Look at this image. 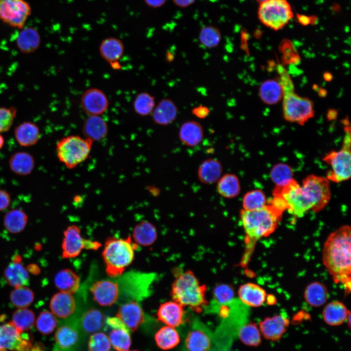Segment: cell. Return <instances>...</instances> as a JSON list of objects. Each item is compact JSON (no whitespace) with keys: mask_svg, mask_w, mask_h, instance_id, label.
<instances>
[{"mask_svg":"<svg viewBox=\"0 0 351 351\" xmlns=\"http://www.w3.org/2000/svg\"><path fill=\"white\" fill-rule=\"evenodd\" d=\"M351 227H340L328 236L323 250V261L333 280L351 290Z\"/></svg>","mask_w":351,"mask_h":351,"instance_id":"6da1fadb","label":"cell"},{"mask_svg":"<svg viewBox=\"0 0 351 351\" xmlns=\"http://www.w3.org/2000/svg\"><path fill=\"white\" fill-rule=\"evenodd\" d=\"M283 212L271 202L259 210L241 211L240 218L246 234L245 252L241 262L242 266L249 261L256 242L275 230Z\"/></svg>","mask_w":351,"mask_h":351,"instance_id":"7a4b0ae2","label":"cell"},{"mask_svg":"<svg viewBox=\"0 0 351 351\" xmlns=\"http://www.w3.org/2000/svg\"><path fill=\"white\" fill-rule=\"evenodd\" d=\"M277 71L283 91V111L288 121L304 124L314 115L312 102L309 99L295 93L293 83L286 70L278 65Z\"/></svg>","mask_w":351,"mask_h":351,"instance_id":"3957f363","label":"cell"},{"mask_svg":"<svg viewBox=\"0 0 351 351\" xmlns=\"http://www.w3.org/2000/svg\"><path fill=\"white\" fill-rule=\"evenodd\" d=\"M206 288L201 285L191 271L180 273L172 285V295L175 301L182 306L200 311L204 307Z\"/></svg>","mask_w":351,"mask_h":351,"instance_id":"277c9868","label":"cell"},{"mask_svg":"<svg viewBox=\"0 0 351 351\" xmlns=\"http://www.w3.org/2000/svg\"><path fill=\"white\" fill-rule=\"evenodd\" d=\"M136 247L130 237L126 239L112 238L106 241L102 256L109 276L118 277L122 275L124 269L134 259Z\"/></svg>","mask_w":351,"mask_h":351,"instance_id":"5b68a950","label":"cell"},{"mask_svg":"<svg viewBox=\"0 0 351 351\" xmlns=\"http://www.w3.org/2000/svg\"><path fill=\"white\" fill-rule=\"evenodd\" d=\"M93 141L78 135H70L57 144V156L67 168H75L86 160L91 153Z\"/></svg>","mask_w":351,"mask_h":351,"instance_id":"8992f818","label":"cell"},{"mask_svg":"<svg viewBox=\"0 0 351 351\" xmlns=\"http://www.w3.org/2000/svg\"><path fill=\"white\" fill-rule=\"evenodd\" d=\"M346 134L341 149L328 153L323 160L331 166L326 177L336 183L350 179L351 177V131L350 127L345 128Z\"/></svg>","mask_w":351,"mask_h":351,"instance_id":"52a82bcc","label":"cell"},{"mask_svg":"<svg viewBox=\"0 0 351 351\" xmlns=\"http://www.w3.org/2000/svg\"><path fill=\"white\" fill-rule=\"evenodd\" d=\"M294 16L287 0H267L260 3L257 17L266 26L274 30L285 27Z\"/></svg>","mask_w":351,"mask_h":351,"instance_id":"ba28073f","label":"cell"},{"mask_svg":"<svg viewBox=\"0 0 351 351\" xmlns=\"http://www.w3.org/2000/svg\"><path fill=\"white\" fill-rule=\"evenodd\" d=\"M156 276L154 273L137 271H130L121 275L116 280L119 294L132 300H142L150 295V287Z\"/></svg>","mask_w":351,"mask_h":351,"instance_id":"9c48e42d","label":"cell"},{"mask_svg":"<svg viewBox=\"0 0 351 351\" xmlns=\"http://www.w3.org/2000/svg\"><path fill=\"white\" fill-rule=\"evenodd\" d=\"M278 195L284 200L288 212L293 215L301 217L313 205L301 186L293 178L282 186H275L273 195Z\"/></svg>","mask_w":351,"mask_h":351,"instance_id":"30bf717a","label":"cell"},{"mask_svg":"<svg viewBox=\"0 0 351 351\" xmlns=\"http://www.w3.org/2000/svg\"><path fill=\"white\" fill-rule=\"evenodd\" d=\"M301 187L312 204L313 212H319L327 206L331 191L330 180L326 177L309 175L303 179Z\"/></svg>","mask_w":351,"mask_h":351,"instance_id":"8fae6325","label":"cell"},{"mask_svg":"<svg viewBox=\"0 0 351 351\" xmlns=\"http://www.w3.org/2000/svg\"><path fill=\"white\" fill-rule=\"evenodd\" d=\"M85 337L76 319L60 321L55 334L54 351H77Z\"/></svg>","mask_w":351,"mask_h":351,"instance_id":"7c38bea8","label":"cell"},{"mask_svg":"<svg viewBox=\"0 0 351 351\" xmlns=\"http://www.w3.org/2000/svg\"><path fill=\"white\" fill-rule=\"evenodd\" d=\"M31 14L25 0H0V20L11 27L22 29Z\"/></svg>","mask_w":351,"mask_h":351,"instance_id":"4fadbf2b","label":"cell"},{"mask_svg":"<svg viewBox=\"0 0 351 351\" xmlns=\"http://www.w3.org/2000/svg\"><path fill=\"white\" fill-rule=\"evenodd\" d=\"M63 234L62 244L63 258L75 257L83 249L96 250L100 246L98 242L84 239L81 235L80 229L75 225L68 227Z\"/></svg>","mask_w":351,"mask_h":351,"instance_id":"5bb4252c","label":"cell"},{"mask_svg":"<svg viewBox=\"0 0 351 351\" xmlns=\"http://www.w3.org/2000/svg\"><path fill=\"white\" fill-rule=\"evenodd\" d=\"M213 336L208 329L199 321L193 323L184 340L183 351H212Z\"/></svg>","mask_w":351,"mask_h":351,"instance_id":"9a60e30c","label":"cell"},{"mask_svg":"<svg viewBox=\"0 0 351 351\" xmlns=\"http://www.w3.org/2000/svg\"><path fill=\"white\" fill-rule=\"evenodd\" d=\"M50 308L52 313L60 321L75 319L80 313L73 295L61 292L52 297Z\"/></svg>","mask_w":351,"mask_h":351,"instance_id":"2e32d148","label":"cell"},{"mask_svg":"<svg viewBox=\"0 0 351 351\" xmlns=\"http://www.w3.org/2000/svg\"><path fill=\"white\" fill-rule=\"evenodd\" d=\"M80 105L88 116H101L108 109L109 103L106 94L100 89L92 88L84 91Z\"/></svg>","mask_w":351,"mask_h":351,"instance_id":"e0dca14e","label":"cell"},{"mask_svg":"<svg viewBox=\"0 0 351 351\" xmlns=\"http://www.w3.org/2000/svg\"><path fill=\"white\" fill-rule=\"evenodd\" d=\"M11 322L0 326V351H26L30 343Z\"/></svg>","mask_w":351,"mask_h":351,"instance_id":"ac0fdd59","label":"cell"},{"mask_svg":"<svg viewBox=\"0 0 351 351\" xmlns=\"http://www.w3.org/2000/svg\"><path fill=\"white\" fill-rule=\"evenodd\" d=\"M90 292L94 300L102 306L114 304L119 295L117 282L110 280H101L95 282L91 287Z\"/></svg>","mask_w":351,"mask_h":351,"instance_id":"d6986e66","label":"cell"},{"mask_svg":"<svg viewBox=\"0 0 351 351\" xmlns=\"http://www.w3.org/2000/svg\"><path fill=\"white\" fill-rule=\"evenodd\" d=\"M117 317L131 332L136 331L145 322L146 320L142 308L135 300L122 304L117 311Z\"/></svg>","mask_w":351,"mask_h":351,"instance_id":"ffe728a7","label":"cell"},{"mask_svg":"<svg viewBox=\"0 0 351 351\" xmlns=\"http://www.w3.org/2000/svg\"><path fill=\"white\" fill-rule=\"evenodd\" d=\"M76 321L85 337L100 332L106 324L104 314L96 308H90L80 312Z\"/></svg>","mask_w":351,"mask_h":351,"instance_id":"44dd1931","label":"cell"},{"mask_svg":"<svg viewBox=\"0 0 351 351\" xmlns=\"http://www.w3.org/2000/svg\"><path fill=\"white\" fill-rule=\"evenodd\" d=\"M289 320L281 314L267 317L259 324V329L263 336L267 340H279L286 331Z\"/></svg>","mask_w":351,"mask_h":351,"instance_id":"7402d4cb","label":"cell"},{"mask_svg":"<svg viewBox=\"0 0 351 351\" xmlns=\"http://www.w3.org/2000/svg\"><path fill=\"white\" fill-rule=\"evenodd\" d=\"M157 317L165 325L178 328L185 321L183 306L176 301H170L161 304L157 311Z\"/></svg>","mask_w":351,"mask_h":351,"instance_id":"603a6c76","label":"cell"},{"mask_svg":"<svg viewBox=\"0 0 351 351\" xmlns=\"http://www.w3.org/2000/svg\"><path fill=\"white\" fill-rule=\"evenodd\" d=\"M82 132L84 137L93 142L99 141L107 136L108 126L100 116H88L83 122Z\"/></svg>","mask_w":351,"mask_h":351,"instance_id":"cb8c5ba5","label":"cell"},{"mask_svg":"<svg viewBox=\"0 0 351 351\" xmlns=\"http://www.w3.org/2000/svg\"><path fill=\"white\" fill-rule=\"evenodd\" d=\"M178 109L174 102L169 98H163L158 102L153 110L152 119L159 125H167L176 119Z\"/></svg>","mask_w":351,"mask_h":351,"instance_id":"d4e9b609","label":"cell"},{"mask_svg":"<svg viewBox=\"0 0 351 351\" xmlns=\"http://www.w3.org/2000/svg\"><path fill=\"white\" fill-rule=\"evenodd\" d=\"M238 295L239 300L245 305L257 307L263 304L266 294L265 290L259 286L248 283L239 288Z\"/></svg>","mask_w":351,"mask_h":351,"instance_id":"484cf974","label":"cell"},{"mask_svg":"<svg viewBox=\"0 0 351 351\" xmlns=\"http://www.w3.org/2000/svg\"><path fill=\"white\" fill-rule=\"evenodd\" d=\"M124 46L119 39L109 37L100 43L99 52L103 59L110 64L117 62L123 55Z\"/></svg>","mask_w":351,"mask_h":351,"instance_id":"4316f807","label":"cell"},{"mask_svg":"<svg viewBox=\"0 0 351 351\" xmlns=\"http://www.w3.org/2000/svg\"><path fill=\"white\" fill-rule=\"evenodd\" d=\"M40 37L35 28H23L18 34L16 39L18 48L22 53H31L35 51L39 46Z\"/></svg>","mask_w":351,"mask_h":351,"instance_id":"83f0119b","label":"cell"},{"mask_svg":"<svg viewBox=\"0 0 351 351\" xmlns=\"http://www.w3.org/2000/svg\"><path fill=\"white\" fill-rule=\"evenodd\" d=\"M349 313L350 312L342 303L333 301L325 307L322 312V316L327 324L338 326L347 320Z\"/></svg>","mask_w":351,"mask_h":351,"instance_id":"f1b7e54d","label":"cell"},{"mask_svg":"<svg viewBox=\"0 0 351 351\" xmlns=\"http://www.w3.org/2000/svg\"><path fill=\"white\" fill-rule=\"evenodd\" d=\"M14 134L17 142L20 145L25 147L36 144L40 137L38 127L30 121H25L18 125L15 130Z\"/></svg>","mask_w":351,"mask_h":351,"instance_id":"f546056e","label":"cell"},{"mask_svg":"<svg viewBox=\"0 0 351 351\" xmlns=\"http://www.w3.org/2000/svg\"><path fill=\"white\" fill-rule=\"evenodd\" d=\"M180 140L186 145L194 146L199 144L203 136L201 124L195 121H188L182 124L179 131Z\"/></svg>","mask_w":351,"mask_h":351,"instance_id":"4dcf8cb0","label":"cell"},{"mask_svg":"<svg viewBox=\"0 0 351 351\" xmlns=\"http://www.w3.org/2000/svg\"><path fill=\"white\" fill-rule=\"evenodd\" d=\"M4 276L8 284L15 288L25 286L29 284L28 272L16 258L6 268Z\"/></svg>","mask_w":351,"mask_h":351,"instance_id":"1f68e13d","label":"cell"},{"mask_svg":"<svg viewBox=\"0 0 351 351\" xmlns=\"http://www.w3.org/2000/svg\"><path fill=\"white\" fill-rule=\"evenodd\" d=\"M55 284L61 292L73 294L78 292L80 280L76 273L70 269H66L56 274Z\"/></svg>","mask_w":351,"mask_h":351,"instance_id":"d6a6232c","label":"cell"},{"mask_svg":"<svg viewBox=\"0 0 351 351\" xmlns=\"http://www.w3.org/2000/svg\"><path fill=\"white\" fill-rule=\"evenodd\" d=\"M155 340L158 347L167 351L176 347L180 342V337L176 328L165 325L156 332Z\"/></svg>","mask_w":351,"mask_h":351,"instance_id":"836d02e7","label":"cell"},{"mask_svg":"<svg viewBox=\"0 0 351 351\" xmlns=\"http://www.w3.org/2000/svg\"><path fill=\"white\" fill-rule=\"evenodd\" d=\"M236 328L237 336L243 344L251 347H257L260 344V332L255 323L246 321Z\"/></svg>","mask_w":351,"mask_h":351,"instance_id":"e575fe53","label":"cell"},{"mask_svg":"<svg viewBox=\"0 0 351 351\" xmlns=\"http://www.w3.org/2000/svg\"><path fill=\"white\" fill-rule=\"evenodd\" d=\"M35 165L33 157L26 152H18L14 154L9 160L11 170L15 174L25 176L33 170Z\"/></svg>","mask_w":351,"mask_h":351,"instance_id":"d590c367","label":"cell"},{"mask_svg":"<svg viewBox=\"0 0 351 351\" xmlns=\"http://www.w3.org/2000/svg\"><path fill=\"white\" fill-rule=\"evenodd\" d=\"M133 236L135 241L142 246L153 243L156 237V231L154 225L147 221L138 223L134 228Z\"/></svg>","mask_w":351,"mask_h":351,"instance_id":"8d00e7d4","label":"cell"},{"mask_svg":"<svg viewBox=\"0 0 351 351\" xmlns=\"http://www.w3.org/2000/svg\"><path fill=\"white\" fill-rule=\"evenodd\" d=\"M304 296L309 305L318 307L326 303L329 295L327 289L324 285L318 282H314L307 286Z\"/></svg>","mask_w":351,"mask_h":351,"instance_id":"74e56055","label":"cell"},{"mask_svg":"<svg viewBox=\"0 0 351 351\" xmlns=\"http://www.w3.org/2000/svg\"><path fill=\"white\" fill-rule=\"evenodd\" d=\"M259 95L262 101L268 104H274L279 102L283 96L279 81L273 79L264 81L259 88Z\"/></svg>","mask_w":351,"mask_h":351,"instance_id":"f35d334b","label":"cell"},{"mask_svg":"<svg viewBox=\"0 0 351 351\" xmlns=\"http://www.w3.org/2000/svg\"><path fill=\"white\" fill-rule=\"evenodd\" d=\"M221 172L222 167L218 160L212 159L205 160L199 168V179L204 183H213L219 179Z\"/></svg>","mask_w":351,"mask_h":351,"instance_id":"ab89813d","label":"cell"},{"mask_svg":"<svg viewBox=\"0 0 351 351\" xmlns=\"http://www.w3.org/2000/svg\"><path fill=\"white\" fill-rule=\"evenodd\" d=\"M213 299L206 308L210 312H216L221 306L228 305L234 299L233 289L227 285L217 286L214 292Z\"/></svg>","mask_w":351,"mask_h":351,"instance_id":"60d3db41","label":"cell"},{"mask_svg":"<svg viewBox=\"0 0 351 351\" xmlns=\"http://www.w3.org/2000/svg\"><path fill=\"white\" fill-rule=\"evenodd\" d=\"M217 190L219 195L225 198H232L235 197L240 191V185L238 177L231 174L224 175L218 179Z\"/></svg>","mask_w":351,"mask_h":351,"instance_id":"b9f144b4","label":"cell"},{"mask_svg":"<svg viewBox=\"0 0 351 351\" xmlns=\"http://www.w3.org/2000/svg\"><path fill=\"white\" fill-rule=\"evenodd\" d=\"M26 214L20 209L8 212L4 217V226L8 231L16 234L22 231L27 222Z\"/></svg>","mask_w":351,"mask_h":351,"instance_id":"7bdbcfd3","label":"cell"},{"mask_svg":"<svg viewBox=\"0 0 351 351\" xmlns=\"http://www.w3.org/2000/svg\"><path fill=\"white\" fill-rule=\"evenodd\" d=\"M35 316L34 312L28 309L19 308L13 314L11 322L20 332L29 331L34 326Z\"/></svg>","mask_w":351,"mask_h":351,"instance_id":"ee69618b","label":"cell"},{"mask_svg":"<svg viewBox=\"0 0 351 351\" xmlns=\"http://www.w3.org/2000/svg\"><path fill=\"white\" fill-rule=\"evenodd\" d=\"M155 106V98L145 92L138 93L133 102L134 111L142 117L151 115Z\"/></svg>","mask_w":351,"mask_h":351,"instance_id":"f6af8a7d","label":"cell"},{"mask_svg":"<svg viewBox=\"0 0 351 351\" xmlns=\"http://www.w3.org/2000/svg\"><path fill=\"white\" fill-rule=\"evenodd\" d=\"M108 337L111 346L117 351H128L130 347L131 338L128 328L113 329Z\"/></svg>","mask_w":351,"mask_h":351,"instance_id":"bcb514c9","label":"cell"},{"mask_svg":"<svg viewBox=\"0 0 351 351\" xmlns=\"http://www.w3.org/2000/svg\"><path fill=\"white\" fill-rule=\"evenodd\" d=\"M198 39L200 43L209 49L216 47L221 39V34L216 27L208 25L202 27L200 30Z\"/></svg>","mask_w":351,"mask_h":351,"instance_id":"7dc6e473","label":"cell"},{"mask_svg":"<svg viewBox=\"0 0 351 351\" xmlns=\"http://www.w3.org/2000/svg\"><path fill=\"white\" fill-rule=\"evenodd\" d=\"M33 292L25 286L17 287L10 294V299L12 304L18 308H24L29 306L33 301Z\"/></svg>","mask_w":351,"mask_h":351,"instance_id":"c3c4849f","label":"cell"},{"mask_svg":"<svg viewBox=\"0 0 351 351\" xmlns=\"http://www.w3.org/2000/svg\"><path fill=\"white\" fill-rule=\"evenodd\" d=\"M267 204L266 198L263 192L260 190H254L247 192L242 201L243 210L254 211L263 208Z\"/></svg>","mask_w":351,"mask_h":351,"instance_id":"681fc988","label":"cell"},{"mask_svg":"<svg viewBox=\"0 0 351 351\" xmlns=\"http://www.w3.org/2000/svg\"><path fill=\"white\" fill-rule=\"evenodd\" d=\"M58 320L52 312L43 311L37 319L36 327L38 331L44 335L50 334L57 327L58 323Z\"/></svg>","mask_w":351,"mask_h":351,"instance_id":"f907efd6","label":"cell"},{"mask_svg":"<svg viewBox=\"0 0 351 351\" xmlns=\"http://www.w3.org/2000/svg\"><path fill=\"white\" fill-rule=\"evenodd\" d=\"M271 177L275 186H282L293 178V171L288 164H277L271 170Z\"/></svg>","mask_w":351,"mask_h":351,"instance_id":"816d5d0a","label":"cell"},{"mask_svg":"<svg viewBox=\"0 0 351 351\" xmlns=\"http://www.w3.org/2000/svg\"><path fill=\"white\" fill-rule=\"evenodd\" d=\"M111 346L109 337L102 332H95L89 337V351H110Z\"/></svg>","mask_w":351,"mask_h":351,"instance_id":"f5cc1de1","label":"cell"},{"mask_svg":"<svg viewBox=\"0 0 351 351\" xmlns=\"http://www.w3.org/2000/svg\"><path fill=\"white\" fill-rule=\"evenodd\" d=\"M16 109L13 107H0V133L8 131L14 122Z\"/></svg>","mask_w":351,"mask_h":351,"instance_id":"db71d44e","label":"cell"},{"mask_svg":"<svg viewBox=\"0 0 351 351\" xmlns=\"http://www.w3.org/2000/svg\"><path fill=\"white\" fill-rule=\"evenodd\" d=\"M192 113L196 117L202 119L210 114V110L207 106L198 105L192 109Z\"/></svg>","mask_w":351,"mask_h":351,"instance_id":"11a10c76","label":"cell"},{"mask_svg":"<svg viewBox=\"0 0 351 351\" xmlns=\"http://www.w3.org/2000/svg\"><path fill=\"white\" fill-rule=\"evenodd\" d=\"M10 203V196L6 191L0 190V211L6 209Z\"/></svg>","mask_w":351,"mask_h":351,"instance_id":"9f6ffc18","label":"cell"},{"mask_svg":"<svg viewBox=\"0 0 351 351\" xmlns=\"http://www.w3.org/2000/svg\"><path fill=\"white\" fill-rule=\"evenodd\" d=\"M167 0H144L145 3L152 8H158L164 5Z\"/></svg>","mask_w":351,"mask_h":351,"instance_id":"6f0895ef","label":"cell"},{"mask_svg":"<svg viewBox=\"0 0 351 351\" xmlns=\"http://www.w3.org/2000/svg\"><path fill=\"white\" fill-rule=\"evenodd\" d=\"M196 0H173L176 5L180 8H185L193 4Z\"/></svg>","mask_w":351,"mask_h":351,"instance_id":"680465c9","label":"cell"},{"mask_svg":"<svg viewBox=\"0 0 351 351\" xmlns=\"http://www.w3.org/2000/svg\"><path fill=\"white\" fill-rule=\"evenodd\" d=\"M337 113L335 110H332L329 111L328 114V117L330 119H335L336 117Z\"/></svg>","mask_w":351,"mask_h":351,"instance_id":"91938a15","label":"cell"},{"mask_svg":"<svg viewBox=\"0 0 351 351\" xmlns=\"http://www.w3.org/2000/svg\"><path fill=\"white\" fill-rule=\"evenodd\" d=\"M110 64L111 65L112 68L114 69H118L120 68V65L118 61L112 63Z\"/></svg>","mask_w":351,"mask_h":351,"instance_id":"94428289","label":"cell"},{"mask_svg":"<svg viewBox=\"0 0 351 351\" xmlns=\"http://www.w3.org/2000/svg\"><path fill=\"white\" fill-rule=\"evenodd\" d=\"M324 78L326 80L330 81L332 79V76L329 73H326L324 74Z\"/></svg>","mask_w":351,"mask_h":351,"instance_id":"6125c7cd","label":"cell"},{"mask_svg":"<svg viewBox=\"0 0 351 351\" xmlns=\"http://www.w3.org/2000/svg\"><path fill=\"white\" fill-rule=\"evenodd\" d=\"M4 138L0 134V149L2 148L4 144Z\"/></svg>","mask_w":351,"mask_h":351,"instance_id":"be15d7a7","label":"cell"},{"mask_svg":"<svg viewBox=\"0 0 351 351\" xmlns=\"http://www.w3.org/2000/svg\"><path fill=\"white\" fill-rule=\"evenodd\" d=\"M255 0L257 1V2H258L259 3H260L264 2L267 0Z\"/></svg>","mask_w":351,"mask_h":351,"instance_id":"e7e4bbea","label":"cell"},{"mask_svg":"<svg viewBox=\"0 0 351 351\" xmlns=\"http://www.w3.org/2000/svg\"><path fill=\"white\" fill-rule=\"evenodd\" d=\"M136 351V350H134V351Z\"/></svg>","mask_w":351,"mask_h":351,"instance_id":"03108f58","label":"cell"}]
</instances>
